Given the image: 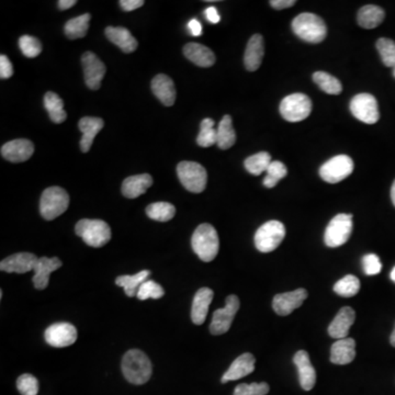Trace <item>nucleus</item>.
I'll return each instance as SVG.
<instances>
[{
    "mask_svg": "<svg viewBox=\"0 0 395 395\" xmlns=\"http://www.w3.org/2000/svg\"><path fill=\"white\" fill-rule=\"evenodd\" d=\"M189 29H190L191 34L194 36H199L202 34V27L201 23L198 21V20L192 19L188 25Z\"/></svg>",
    "mask_w": 395,
    "mask_h": 395,
    "instance_id": "603ef678",
    "label": "nucleus"
},
{
    "mask_svg": "<svg viewBox=\"0 0 395 395\" xmlns=\"http://www.w3.org/2000/svg\"><path fill=\"white\" fill-rule=\"evenodd\" d=\"M34 145L30 140L18 138L1 147V156L12 163H23L34 155Z\"/></svg>",
    "mask_w": 395,
    "mask_h": 395,
    "instance_id": "dca6fc26",
    "label": "nucleus"
},
{
    "mask_svg": "<svg viewBox=\"0 0 395 395\" xmlns=\"http://www.w3.org/2000/svg\"><path fill=\"white\" fill-rule=\"evenodd\" d=\"M390 343H391L393 347H395V329L394 331H393L392 335H391V338H390Z\"/></svg>",
    "mask_w": 395,
    "mask_h": 395,
    "instance_id": "6e6d98bb",
    "label": "nucleus"
},
{
    "mask_svg": "<svg viewBox=\"0 0 395 395\" xmlns=\"http://www.w3.org/2000/svg\"><path fill=\"white\" fill-rule=\"evenodd\" d=\"M356 320V313L349 307H343L335 316L329 327V334L331 337L343 340L349 334V329Z\"/></svg>",
    "mask_w": 395,
    "mask_h": 395,
    "instance_id": "4be33fe9",
    "label": "nucleus"
},
{
    "mask_svg": "<svg viewBox=\"0 0 395 395\" xmlns=\"http://www.w3.org/2000/svg\"><path fill=\"white\" fill-rule=\"evenodd\" d=\"M14 75V66L6 55L0 56V77L7 79Z\"/></svg>",
    "mask_w": 395,
    "mask_h": 395,
    "instance_id": "de8ad7c7",
    "label": "nucleus"
},
{
    "mask_svg": "<svg viewBox=\"0 0 395 395\" xmlns=\"http://www.w3.org/2000/svg\"><path fill=\"white\" fill-rule=\"evenodd\" d=\"M191 246L202 262H212L218 256L220 249L216 229L211 224L203 223L199 225L191 238Z\"/></svg>",
    "mask_w": 395,
    "mask_h": 395,
    "instance_id": "f03ea898",
    "label": "nucleus"
},
{
    "mask_svg": "<svg viewBox=\"0 0 395 395\" xmlns=\"http://www.w3.org/2000/svg\"><path fill=\"white\" fill-rule=\"evenodd\" d=\"M153 185L151 175L142 174L131 176L125 179L122 183V194L129 199H136L138 196L146 192L147 189Z\"/></svg>",
    "mask_w": 395,
    "mask_h": 395,
    "instance_id": "bb28decb",
    "label": "nucleus"
},
{
    "mask_svg": "<svg viewBox=\"0 0 395 395\" xmlns=\"http://www.w3.org/2000/svg\"><path fill=\"white\" fill-rule=\"evenodd\" d=\"M265 55V42L263 36L255 34L247 43L246 51L244 54V64L249 72H255L263 63Z\"/></svg>",
    "mask_w": 395,
    "mask_h": 395,
    "instance_id": "412c9836",
    "label": "nucleus"
},
{
    "mask_svg": "<svg viewBox=\"0 0 395 395\" xmlns=\"http://www.w3.org/2000/svg\"><path fill=\"white\" fill-rule=\"evenodd\" d=\"M393 68H394V71H393V75H394V77H395V66L393 67Z\"/></svg>",
    "mask_w": 395,
    "mask_h": 395,
    "instance_id": "13d9d810",
    "label": "nucleus"
},
{
    "mask_svg": "<svg viewBox=\"0 0 395 395\" xmlns=\"http://www.w3.org/2000/svg\"><path fill=\"white\" fill-rule=\"evenodd\" d=\"M377 49L384 65L387 67H394L395 42L387 38H381L377 42Z\"/></svg>",
    "mask_w": 395,
    "mask_h": 395,
    "instance_id": "a19ab883",
    "label": "nucleus"
},
{
    "mask_svg": "<svg viewBox=\"0 0 395 395\" xmlns=\"http://www.w3.org/2000/svg\"><path fill=\"white\" fill-rule=\"evenodd\" d=\"M293 362L298 368V381L302 389L309 391L316 383V372L309 361V356L305 351H300L293 357Z\"/></svg>",
    "mask_w": 395,
    "mask_h": 395,
    "instance_id": "a211bd4d",
    "label": "nucleus"
},
{
    "mask_svg": "<svg viewBox=\"0 0 395 395\" xmlns=\"http://www.w3.org/2000/svg\"><path fill=\"white\" fill-rule=\"evenodd\" d=\"M353 170V160L347 155H338L324 164L320 169V176L327 183H337L351 176Z\"/></svg>",
    "mask_w": 395,
    "mask_h": 395,
    "instance_id": "9d476101",
    "label": "nucleus"
},
{
    "mask_svg": "<svg viewBox=\"0 0 395 395\" xmlns=\"http://www.w3.org/2000/svg\"><path fill=\"white\" fill-rule=\"evenodd\" d=\"M391 198H392L393 205L395 207V180L392 185V189H391Z\"/></svg>",
    "mask_w": 395,
    "mask_h": 395,
    "instance_id": "5fc2aeb1",
    "label": "nucleus"
},
{
    "mask_svg": "<svg viewBox=\"0 0 395 395\" xmlns=\"http://www.w3.org/2000/svg\"><path fill=\"white\" fill-rule=\"evenodd\" d=\"M312 111V101L307 94H290L280 103V114L289 122H300L307 119Z\"/></svg>",
    "mask_w": 395,
    "mask_h": 395,
    "instance_id": "1a4fd4ad",
    "label": "nucleus"
},
{
    "mask_svg": "<svg viewBox=\"0 0 395 395\" xmlns=\"http://www.w3.org/2000/svg\"><path fill=\"white\" fill-rule=\"evenodd\" d=\"M353 214H345L340 213L333 218L327 225V231L324 234V242L327 246L340 247L346 242H348L353 232Z\"/></svg>",
    "mask_w": 395,
    "mask_h": 395,
    "instance_id": "6e6552de",
    "label": "nucleus"
},
{
    "mask_svg": "<svg viewBox=\"0 0 395 395\" xmlns=\"http://www.w3.org/2000/svg\"><path fill=\"white\" fill-rule=\"evenodd\" d=\"M269 389L270 387L266 382L252 384L242 383L235 387L233 395H266L268 394Z\"/></svg>",
    "mask_w": 395,
    "mask_h": 395,
    "instance_id": "a18cd8bd",
    "label": "nucleus"
},
{
    "mask_svg": "<svg viewBox=\"0 0 395 395\" xmlns=\"http://www.w3.org/2000/svg\"><path fill=\"white\" fill-rule=\"evenodd\" d=\"M45 342L55 348L68 347L77 340V329L69 323H56L47 327Z\"/></svg>",
    "mask_w": 395,
    "mask_h": 395,
    "instance_id": "4468645a",
    "label": "nucleus"
},
{
    "mask_svg": "<svg viewBox=\"0 0 395 395\" xmlns=\"http://www.w3.org/2000/svg\"><path fill=\"white\" fill-rule=\"evenodd\" d=\"M68 205L69 196L66 190L61 187H50L42 194L40 212L45 220L52 221L62 216L68 209Z\"/></svg>",
    "mask_w": 395,
    "mask_h": 395,
    "instance_id": "39448f33",
    "label": "nucleus"
},
{
    "mask_svg": "<svg viewBox=\"0 0 395 395\" xmlns=\"http://www.w3.org/2000/svg\"><path fill=\"white\" fill-rule=\"evenodd\" d=\"M360 290V281L356 276L348 275L343 279L338 280L334 285L335 293L344 298H351L356 296Z\"/></svg>",
    "mask_w": 395,
    "mask_h": 395,
    "instance_id": "58836bf2",
    "label": "nucleus"
},
{
    "mask_svg": "<svg viewBox=\"0 0 395 395\" xmlns=\"http://www.w3.org/2000/svg\"><path fill=\"white\" fill-rule=\"evenodd\" d=\"M362 265H364L365 274L368 276H376L381 272L382 264L376 254L366 255L362 259Z\"/></svg>",
    "mask_w": 395,
    "mask_h": 395,
    "instance_id": "49530a36",
    "label": "nucleus"
},
{
    "mask_svg": "<svg viewBox=\"0 0 395 395\" xmlns=\"http://www.w3.org/2000/svg\"><path fill=\"white\" fill-rule=\"evenodd\" d=\"M44 107L54 123L60 125L66 120L67 114L64 110V101L55 92H49L45 94Z\"/></svg>",
    "mask_w": 395,
    "mask_h": 395,
    "instance_id": "2f4dec72",
    "label": "nucleus"
},
{
    "mask_svg": "<svg viewBox=\"0 0 395 395\" xmlns=\"http://www.w3.org/2000/svg\"><path fill=\"white\" fill-rule=\"evenodd\" d=\"M149 275H151V271L142 270L133 276H129V275L120 276L116 278V285L123 288L125 294L132 298L138 294V289L143 282L146 281Z\"/></svg>",
    "mask_w": 395,
    "mask_h": 395,
    "instance_id": "7c9ffc66",
    "label": "nucleus"
},
{
    "mask_svg": "<svg viewBox=\"0 0 395 395\" xmlns=\"http://www.w3.org/2000/svg\"><path fill=\"white\" fill-rule=\"evenodd\" d=\"M353 116L367 125H374L380 119L378 101L370 94H359L351 101Z\"/></svg>",
    "mask_w": 395,
    "mask_h": 395,
    "instance_id": "9b49d317",
    "label": "nucleus"
},
{
    "mask_svg": "<svg viewBox=\"0 0 395 395\" xmlns=\"http://www.w3.org/2000/svg\"><path fill=\"white\" fill-rule=\"evenodd\" d=\"M384 17L385 12L381 7L368 5L360 9L357 21L361 28L374 29L383 23Z\"/></svg>",
    "mask_w": 395,
    "mask_h": 395,
    "instance_id": "c756f323",
    "label": "nucleus"
},
{
    "mask_svg": "<svg viewBox=\"0 0 395 395\" xmlns=\"http://www.w3.org/2000/svg\"><path fill=\"white\" fill-rule=\"evenodd\" d=\"M313 81L324 92L329 94H340L343 92L342 83L333 75L325 72H316L313 74Z\"/></svg>",
    "mask_w": 395,
    "mask_h": 395,
    "instance_id": "e433bc0d",
    "label": "nucleus"
},
{
    "mask_svg": "<svg viewBox=\"0 0 395 395\" xmlns=\"http://www.w3.org/2000/svg\"><path fill=\"white\" fill-rule=\"evenodd\" d=\"M105 32L107 39L119 47L127 54L133 53L138 49V41L127 29L122 27H108Z\"/></svg>",
    "mask_w": 395,
    "mask_h": 395,
    "instance_id": "c85d7f7f",
    "label": "nucleus"
},
{
    "mask_svg": "<svg viewBox=\"0 0 395 395\" xmlns=\"http://www.w3.org/2000/svg\"><path fill=\"white\" fill-rule=\"evenodd\" d=\"M255 362H256V359H255L254 355L249 354V353L238 356L232 362V365L229 366V370L224 373L223 377H222V383L236 381V380H240V379L254 372Z\"/></svg>",
    "mask_w": 395,
    "mask_h": 395,
    "instance_id": "6ab92c4d",
    "label": "nucleus"
},
{
    "mask_svg": "<svg viewBox=\"0 0 395 395\" xmlns=\"http://www.w3.org/2000/svg\"><path fill=\"white\" fill-rule=\"evenodd\" d=\"M39 258L31 253H18L1 260L0 270L16 274H25L34 270Z\"/></svg>",
    "mask_w": 395,
    "mask_h": 395,
    "instance_id": "f3484780",
    "label": "nucleus"
},
{
    "mask_svg": "<svg viewBox=\"0 0 395 395\" xmlns=\"http://www.w3.org/2000/svg\"><path fill=\"white\" fill-rule=\"evenodd\" d=\"M391 279L395 283V267L393 268L392 272H391Z\"/></svg>",
    "mask_w": 395,
    "mask_h": 395,
    "instance_id": "4d7b16f0",
    "label": "nucleus"
},
{
    "mask_svg": "<svg viewBox=\"0 0 395 395\" xmlns=\"http://www.w3.org/2000/svg\"><path fill=\"white\" fill-rule=\"evenodd\" d=\"M356 357V342L353 338L338 340L331 349V361L335 365H348Z\"/></svg>",
    "mask_w": 395,
    "mask_h": 395,
    "instance_id": "a878e982",
    "label": "nucleus"
},
{
    "mask_svg": "<svg viewBox=\"0 0 395 395\" xmlns=\"http://www.w3.org/2000/svg\"><path fill=\"white\" fill-rule=\"evenodd\" d=\"M120 6L125 12H133L141 8L144 5L143 0H120Z\"/></svg>",
    "mask_w": 395,
    "mask_h": 395,
    "instance_id": "09e8293b",
    "label": "nucleus"
},
{
    "mask_svg": "<svg viewBox=\"0 0 395 395\" xmlns=\"http://www.w3.org/2000/svg\"><path fill=\"white\" fill-rule=\"evenodd\" d=\"M213 296L214 292L209 288H201L196 293L191 307V320L196 325H202L205 323Z\"/></svg>",
    "mask_w": 395,
    "mask_h": 395,
    "instance_id": "b1692460",
    "label": "nucleus"
},
{
    "mask_svg": "<svg viewBox=\"0 0 395 395\" xmlns=\"http://www.w3.org/2000/svg\"><path fill=\"white\" fill-rule=\"evenodd\" d=\"M285 236V227L281 222L269 221L255 234V246L262 253L274 252L280 246Z\"/></svg>",
    "mask_w": 395,
    "mask_h": 395,
    "instance_id": "0eeeda50",
    "label": "nucleus"
},
{
    "mask_svg": "<svg viewBox=\"0 0 395 395\" xmlns=\"http://www.w3.org/2000/svg\"><path fill=\"white\" fill-rule=\"evenodd\" d=\"M105 122L101 118H94V116H85L81 118V121L78 123L79 130L83 133L81 140V152H89L92 149V143L98 133L103 130Z\"/></svg>",
    "mask_w": 395,
    "mask_h": 395,
    "instance_id": "393cba45",
    "label": "nucleus"
},
{
    "mask_svg": "<svg viewBox=\"0 0 395 395\" xmlns=\"http://www.w3.org/2000/svg\"><path fill=\"white\" fill-rule=\"evenodd\" d=\"M62 262L60 258L41 257L34 267V276L32 278L34 287L38 290H44L50 282V276L53 271L61 268Z\"/></svg>",
    "mask_w": 395,
    "mask_h": 395,
    "instance_id": "aec40b11",
    "label": "nucleus"
},
{
    "mask_svg": "<svg viewBox=\"0 0 395 395\" xmlns=\"http://www.w3.org/2000/svg\"><path fill=\"white\" fill-rule=\"evenodd\" d=\"M81 64L87 87L92 90H98L107 71L105 63L94 53L86 52L81 56Z\"/></svg>",
    "mask_w": 395,
    "mask_h": 395,
    "instance_id": "ddd939ff",
    "label": "nucleus"
},
{
    "mask_svg": "<svg viewBox=\"0 0 395 395\" xmlns=\"http://www.w3.org/2000/svg\"><path fill=\"white\" fill-rule=\"evenodd\" d=\"M238 309L240 298L235 294L227 296L225 307L216 309V312L213 313L212 322L210 324L211 334L218 336L229 332Z\"/></svg>",
    "mask_w": 395,
    "mask_h": 395,
    "instance_id": "f8f14e48",
    "label": "nucleus"
},
{
    "mask_svg": "<svg viewBox=\"0 0 395 395\" xmlns=\"http://www.w3.org/2000/svg\"><path fill=\"white\" fill-rule=\"evenodd\" d=\"M163 287L158 285L153 280H146V281L142 283L141 287L138 289V300H147V298H161L164 296Z\"/></svg>",
    "mask_w": 395,
    "mask_h": 395,
    "instance_id": "37998d69",
    "label": "nucleus"
},
{
    "mask_svg": "<svg viewBox=\"0 0 395 395\" xmlns=\"http://www.w3.org/2000/svg\"><path fill=\"white\" fill-rule=\"evenodd\" d=\"M267 176L264 179V186L266 188H274L282 178L288 175L287 167L281 162H271L270 166L267 169Z\"/></svg>",
    "mask_w": 395,
    "mask_h": 395,
    "instance_id": "ea45409f",
    "label": "nucleus"
},
{
    "mask_svg": "<svg viewBox=\"0 0 395 395\" xmlns=\"http://www.w3.org/2000/svg\"><path fill=\"white\" fill-rule=\"evenodd\" d=\"M77 3L76 0H60L58 1V8L61 10H67V9L72 8Z\"/></svg>",
    "mask_w": 395,
    "mask_h": 395,
    "instance_id": "864d4df0",
    "label": "nucleus"
},
{
    "mask_svg": "<svg viewBox=\"0 0 395 395\" xmlns=\"http://www.w3.org/2000/svg\"><path fill=\"white\" fill-rule=\"evenodd\" d=\"M177 174L181 185L190 192L200 194L207 187V170L196 162H181L178 164Z\"/></svg>",
    "mask_w": 395,
    "mask_h": 395,
    "instance_id": "423d86ee",
    "label": "nucleus"
},
{
    "mask_svg": "<svg viewBox=\"0 0 395 395\" xmlns=\"http://www.w3.org/2000/svg\"><path fill=\"white\" fill-rule=\"evenodd\" d=\"M152 90L158 100L166 107H172L176 101V88L172 78L165 74H158L152 81Z\"/></svg>",
    "mask_w": 395,
    "mask_h": 395,
    "instance_id": "5701e85b",
    "label": "nucleus"
},
{
    "mask_svg": "<svg viewBox=\"0 0 395 395\" xmlns=\"http://www.w3.org/2000/svg\"><path fill=\"white\" fill-rule=\"evenodd\" d=\"M149 218L158 222H168L176 214V207L168 202H155L146 207Z\"/></svg>",
    "mask_w": 395,
    "mask_h": 395,
    "instance_id": "f704fd0d",
    "label": "nucleus"
},
{
    "mask_svg": "<svg viewBox=\"0 0 395 395\" xmlns=\"http://www.w3.org/2000/svg\"><path fill=\"white\" fill-rule=\"evenodd\" d=\"M196 143L201 147H210L218 144V131L214 129V121L210 118L202 120Z\"/></svg>",
    "mask_w": 395,
    "mask_h": 395,
    "instance_id": "4c0bfd02",
    "label": "nucleus"
},
{
    "mask_svg": "<svg viewBox=\"0 0 395 395\" xmlns=\"http://www.w3.org/2000/svg\"><path fill=\"white\" fill-rule=\"evenodd\" d=\"M270 164L271 156L269 153L260 152L246 158V161L244 162V166L249 174L259 176L263 173L267 172Z\"/></svg>",
    "mask_w": 395,
    "mask_h": 395,
    "instance_id": "c9c22d12",
    "label": "nucleus"
},
{
    "mask_svg": "<svg viewBox=\"0 0 395 395\" xmlns=\"http://www.w3.org/2000/svg\"><path fill=\"white\" fill-rule=\"evenodd\" d=\"M307 291L305 289H296L291 292L280 293L275 296L272 300V307L275 312L280 316L290 315L294 309L301 307L307 300Z\"/></svg>",
    "mask_w": 395,
    "mask_h": 395,
    "instance_id": "2eb2a0df",
    "label": "nucleus"
},
{
    "mask_svg": "<svg viewBox=\"0 0 395 395\" xmlns=\"http://www.w3.org/2000/svg\"><path fill=\"white\" fill-rule=\"evenodd\" d=\"M122 372L130 383L141 385L152 377V362L143 351L131 349L122 359Z\"/></svg>",
    "mask_w": 395,
    "mask_h": 395,
    "instance_id": "f257e3e1",
    "label": "nucleus"
},
{
    "mask_svg": "<svg viewBox=\"0 0 395 395\" xmlns=\"http://www.w3.org/2000/svg\"><path fill=\"white\" fill-rule=\"evenodd\" d=\"M90 19H92L90 14H84L79 17L68 20L65 25V36L69 40L81 39L84 36H86Z\"/></svg>",
    "mask_w": 395,
    "mask_h": 395,
    "instance_id": "473e14b6",
    "label": "nucleus"
},
{
    "mask_svg": "<svg viewBox=\"0 0 395 395\" xmlns=\"http://www.w3.org/2000/svg\"><path fill=\"white\" fill-rule=\"evenodd\" d=\"M183 54L189 61L199 67H211L216 63L214 53L205 45L199 43H188L183 47Z\"/></svg>",
    "mask_w": 395,
    "mask_h": 395,
    "instance_id": "cd10ccee",
    "label": "nucleus"
},
{
    "mask_svg": "<svg viewBox=\"0 0 395 395\" xmlns=\"http://www.w3.org/2000/svg\"><path fill=\"white\" fill-rule=\"evenodd\" d=\"M19 47L25 58H34L39 56L42 52L41 42L34 36H21L19 40Z\"/></svg>",
    "mask_w": 395,
    "mask_h": 395,
    "instance_id": "79ce46f5",
    "label": "nucleus"
},
{
    "mask_svg": "<svg viewBox=\"0 0 395 395\" xmlns=\"http://www.w3.org/2000/svg\"><path fill=\"white\" fill-rule=\"evenodd\" d=\"M17 387L21 395H36L39 392V381L32 374L25 373L18 378Z\"/></svg>",
    "mask_w": 395,
    "mask_h": 395,
    "instance_id": "c03bdc74",
    "label": "nucleus"
},
{
    "mask_svg": "<svg viewBox=\"0 0 395 395\" xmlns=\"http://www.w3.org/2000/svg\"><path fill=\"white\" fill-rule=\"evenodd\" d=\"M218 145L221 149H229L236 142V133L233 127L231 116H224L218 129Z\"/></svg>",
    "mask_w": 395,
    "mask_h": 395,
    "instance_id": "72a5a7b5",
    "label": "nucleus"
},
{
    "mask_svg": "<svg viewBox=\"0 0 395 395\" xmlns=\"http://www.w3.org/2000/svg\"><path fill=\"white\" fill-rule=\"evenodd\" d=\"M293 32L309 43H321L327 36V27L321 17L311 12L298 14L292 23Z\"/></svg>",
    "mask_w": 395,
    "mask_h": 395,
    "instance_id": "7ed1b4c3",
    "label": "nucleus"
},
{
    "mask_svg": "<svg viewBox=\"0 0 395 395\" xmlns=\"http://www.w3.org/2000/svg\"><path fill=\"white\" fill-rule=\"evenodd\" d=\"M270 6L277 10H282V9L290 8V7L296 5L294 0H271Z\"/></svg>",
    "mask_w": 395,
    "mask_h": 395,
    "instance_id": "8fccbe9b",
    "label": "nucleus"
},
{
    "mask_svg": "<svg viewBox=\"0 0 395 395\" xmlns=\"http://www.w3.org/2000/svg\"><path fill=\"white\" fill-rule=\"evenodd\" d=\"M205 17L210 21L211 23H218L221 17L218 14V10L214 7H209V8L205 10Z\"/></svg>",
    "mask_w": 395,
    "mask_h": 395,
    "instance_id": "3c124183",
    "label": "nucleus"
},
{
    "mask_svg": "<svg viewBox=\"0 0 395 395\" xmlns=\"http://www.w3.org/2000/svg\"><path fill=\"white\" fill-rule=\"evenodd\" d=\"M75 232L88 246L103 247L111 240V229L103 220L84 218L76 224Z\"/></svg>",
    "mask_w": 395,
    "mask_h": 395,
    "instance_id": "20e7f679",
    "label": "nucleus"
}]
</instances>
